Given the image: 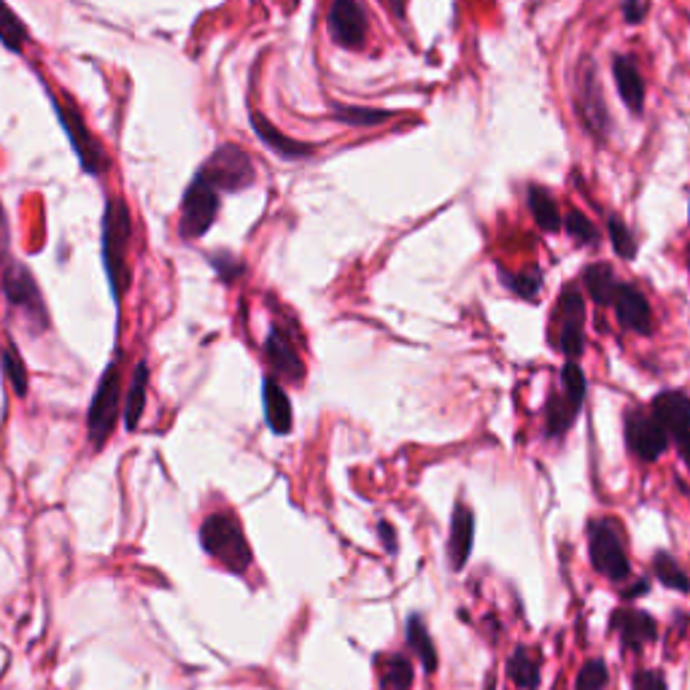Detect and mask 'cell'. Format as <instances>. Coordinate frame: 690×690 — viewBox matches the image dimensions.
<instances>
[{
    "label": "cell",
    "instance_id": "cell-31",
    "mask_svg": "<svg viewBox=\"0 0 690 690\" xmlns=\"http://www.w3.org/2000/svg\"><path fill=\"white\" fill-rule=\"evenodd\" d=\"M337 122L359 124V127H370V124H383L391 119V111L381 108H356V106H335L332 108Z\"/></svg>",
    "mask_w": 690,
    "mask_h": 690
},
{
    "label": "cell",
    "instance_id": "cell-32",
    "mask_svg": "<svg viewBox=\"0 0 690 690\" xmlns=\"http://www.w3.org/2000/svg\"><path fill=\"white\" fill-rule=\"evenodd\" d=\"M561 397L572 402V405L580 410L585 399V375L583 370L577 367V362H567L564 370H561Z\"/></svg>",
    "mask_w": 690,
    "mask_h": 690
},
{
    "label": "cell",
    "instance_id": "cell-11",
    "mask_svg": "<svg viewBox=\"0 0 690 690\" xmlns=\"http://www.w3.org/2000/svg\"><path fill=\"white\" fill-rule=\"evenodd\" d=\"M653 418L669 440L685 445L690 440V397L685 391H664L653 399Z\"/></svg>",
    "mask_w": 690,
    "mask_h": 690
},
{
    "label": "cell",
    "instance_id": "cell-4",
    "mask_svg": "<svg viewBox=\"0 0 690 690\" xmlns=\"http://www.w3.org/2000/svg\"><path fill=\"white\" fill-rule=\"evenodd\" d=\"M52 108L57 119H60V127L68 135L71 141V149L79 160L81 170L87 176H103L108 170V154L106 149L100 146V141L92 135V130L84 122V116L68 95H52Z\"/></svg>",
    "mask_w": 690,
    "mask_h": 690
},
{
    "label": "cell",
    "instance_id": "cell-17",
    "mask_svg": "<svg viewBox=\"0 0 690 690\" xmlns=\"http://www.w3.org/2000/svg\"><path fill=\"white\" fill-rule=\"evenodd\" d=\"M472 542H475V515L467 505H456L451 518V540H448V561L456 572L467 567Z\"/></svg>",
    "mask_w": 690,
    "mask_h": 690
},
{
    "label": "cell",
    "instance_id": "cell-40",
    "mask_svg": "<svg viewBox=\"0 0 690 690\" xmlns=\"http://www.w3.org/2000/svg\"><path fill=\"white\" fill-rule=\"evenodd\" d=\"M623 14H626V22H642L645 19V0H626Z\"/></svg>",
    "mask_w": 690,
    "mask_h": 690
},
{
    "label": "cell",
    "instance_id": "cell-19",
    "mask_svg": "<svg viewBox=\"0 0 690 690\" xmlns=\"http://www.w3.org/2000/svg\"><path fill=\"white\" fill-rule=\"evenodd\" d=\"M612 73H615V84H618L623 103L634 114H642V108H645V79L639 73L637 62L620 54V57L612 60Z\"/></svg>",
    "mask_w": 690,
    "mask_h": 690
},
{
    "label": "cell",
    "instance_id": "cell-5",
    "mask_svg": "<svg viewBox=\"0 0 690 690\" xmlns=\"http://www.w3.org/2000/svg\"><path fill=\"white\" fill-rule=\"evenodd\" d=\"M588 556L591 567L612 583H623L631 575L623 534L612 518H593L588 523Z\"/></svg>",
    "mask_w": 690,
    "mask_h": 690
},
{
    "label": "cell",
    "instance_id": "cell-24",
    "mask_svg": "<svg viewBox=\"0 0 690 690\" xmlns=\"http://www.w3.org/2000/svg\"><path fill=\"white\" fill-rule=\"evenodd\" d=\"M407 645L413 647V653L421 658V666H424V672L434 674L437 672V664H440V658H437V650H434V642L432 637H429V629H426V623L421 615H410L407 618Z\"/></svg>",
    "mask_w": 690,
    "mask_h": 690
},
{
    "label": "cell",
    "instance_id": "cell-26",
    "mask_svg": "<svg viewBox=\"0 0 690 690\" xmlns=\"http://www.w3.org/2000/svg\"><path fill=\"white\" fill-rule=\"evenodd\" d=\"M529 208L534 222L540 224V230L558 232L561 230V213H558L556 200L542 189V186H531L529 189Z\"/></svg>",
    "mask_w": 690,
    "mask_h": 690
},
{
    "label": "cell",
    "instance_id": "cell-14",
    "mask_svg": "<svg viewBox=\"0 0 690 690\" xmlns=\"http://www.w3.org/2000/svg\"><path fill=\"white\" fill-rule=\"evenodd\" d=\"M265 356L275 375H281V378L292 383H300L305 378V364H302L297 348H294L284 329H270V335L265 340Z\"/></svg>",
    "mask_w": 690,
    "mask_h": 690
},
{
    "label": "cell",
    "instance_id": "cell-8",
    "mask_svg": "<svg viewBox=\"0 0 690 690\" xmlns=\"http://www.w3.org/2000/svg\"><path fill=\"white\" fill-rule=\"evenodd\" d=\"M216 216H219V192L200 173H195L181 200V222H178L181 238H203L216 222Z\"/></svg>",
    "mask_w": 690,
    "mask_h": 690
},
{
    "label": "cell",
    "instance_id": "cell-22",
    "mask_svg": "<svg viewBox=\"0 0 690 690\" xmlns=\"http://www.w3.org/2000/svg\"><path fill=\"white\" fill-rule=\"evenodd\" d=\"M507 677H510L521 690L540 688V661L529 653V647H515L513 655L507 658Z\"/></svg>",
    "mask_w": 690,
    "mask_h": 690
},
{
    "label": "cell",
    "instance_id": "cell-9",
    "mask_svg": "<svg viewBox=\"0 0 690 690\" xmlns=\"http://www.w3.org/2000/svg\"><path fill=\"white\" fill-rule=\"evenodd\" d=\"M626 443L637 459L655 461L658 456H664L672 440L666 437V432L653 416H647L642 410H631L626 416Z\"/></svg>",
    "mask_w": 690,
    "mask_h": 690
},
{
    "label": "cell",
    "instance_id": "cell-39",
    "mask_svg": "<svg viewBox=\"0 0 690 690\" xmlns=\"http://www.w3.org/2000/svg\"><path fill=\"white\" fill-rule=\"evenodd\" d=\"M11 251V230H9V216L3 211V203H0V265L9 262Z\"/></svg>",
    "mask_w": 690,
    "mask_h": 690
},
{
    "label": "cell",
    "instance_id": "cell-36",
    "mask_svg": "<svg viewBox=\"0 0 690 690\" xmlns=\"http://www.w3.org/2000/svg\"><path fill=\"white\" fill-rule=\"evenodd\" d=\"M567 230L577 243H596L599 240V232L593 230V224L588 222V216L583 211L567 213Z\"/></svg>",
    "mask_w": 690,
    "mask_h": 690
},
{
    "label": "cell",
    "instance_id": "cell-43",
    "mask_svg": "<svg viewBox=\"0 0 690 690\" xmlns=\"http://www.w3.org/2000/svg\"><path fill=\"white\" fill-rule=\"evenodd\" d=\"M680 453H682V461L690 467V440L685 445H680Z\"/></svg>",
    "mask_w": 690,
    "mask_h": 690
},
{
    "label": "cell",
    "instance_id": "cell-6",
    "mask_svg": "<svg viewBox=\"0 0 690 690\" xmlns=\"http://www.w3.org/2000/svg\"><path fill=\"white\" fill-rule=\"evenodd\" d=\"M119 407H122V370H119V356H116L100 375L98 389H95V397H92L87 413L89 443L95 448H103L108 437L114 434Z\"/></svg>",
    "mask_w": 690,
    "mask_h": 690
},
{
    "label": "cell",
    "instance_id": "cell-37",
    "mask_svg": "<svg viewBox=\"0 0 690 690\" xmlns=\"http://www.w3.org/2000/svg\"><path fill=\"white\" fill-rule=\"evenodd\" d=\"M211 265L213 270L219 273V278L222 281H235L240 273H243V262H240L238 257H232V254H216V257H211Z\"/></svg>",
    "mask_w": 690,
    "mask_h": 690
},
{
    "label": "cell",
    "instance_id": "cell-30",
    "mask_svg": "<svg viewBox=\"0 0 690 690\" xmlns=\"http://www.w3.org/2000/svg\"><path fill=\"white\" fill-rule=\"evenodd\" d=\"M577 410L572 402H567V399L561 397V394H550L548 399V434L550 437H561V434L567 432L569 426H572V421L577 418Z\"/></svg>",
    "mask_w": 690,
    "mask_h": 690
},
{
    "label": "cell",
    "instance_id": "cell-18",
    "mask_svg": "<svg viewBox=\"0 0 690 690\" xmlns=\"http://www.w3.org/2000/svg\"><path fill=\"white\" fill-rule=\"evenodd\" d=\"M251 127H254V133L259 135V141L265 143L267 149H273L275 154H281L284 160H300V157H310V154H313V146L294 141V138L284 135L270 119H265V116L257 114V111H251Z\"/></svg>",
    "mask_w": 690,
    "mask_h": 690
},
{
    "label": "cell",
    "instance_id": "cell-35",
    "mask_svg": "<svg viewBox=\"0 0 690 690\" xmlns=\"http://www.w3.org/2000/svg\"><path fill=\"white\" fill-rule=\"evenodd\" d=\"M505 278V284H510L513 286V292L515 294H521L523 300H537V292H540V286H542V275H540V270H526V273H521V275H502Z\"/></svg>",
    "mask_w": 690,
    "mask_h": 690
},
{
    "label": "cell",
    "instance_id": "cell-15",
    "mask_svg": "<svg viewBox=\"0 0 690 690\" xmlns=\"http://www.w3.org/2000/svg\"><path fill=\"white\" fill-rule=\"evenodd\" d=\"M577 106H580V114L593 133H607V108H604L602 89H599V79H596V65L591 68V62H585V71L577 79Z\"/></svg>",
    "mask_w": 690,
    "mask_h": 690
},
{
    "label": "cell",
    "instance_id": "cell-27",
    "mask_svg": "<svg viewBox=\"0 0 690 690\" xmlns=\"http://www.w3.org/2000/svg\"><path fill=\"white\" fill-rule=\"evenodd\" d=\"M585 289L591 294V300L596 305H610L615 300V273L610 265H591L585 270Z\"/></svg>",
    "mask_w": 690,
    "mask_h": 690
},
{
    "label": "cell",
    "instance_id": "cell-28",
    "mask_svg": "<svg viewBox=\"0 0 690 690\" xmlns=\"http://www.w3.org/2000/svg\"><path fill=\"white\" fill-rule=\"evenodd\" d=\"M0 367L6 372L9 378L11 389L17 397H27V367L25 359L19 356V348L14 345V340H6L3 351H0Z\"/></svg>",
    "mask_w": 690,
    "mask_h": 690
},
{
    "label": "cell",
    "instance_id": "cell-13",
    "mask_svg": "<svg viewBox=\"0 0 690 690\" xmlns=\"http://www.w3.org/2000/svg\"><path fill=\"white\" fill-rule=\"evenodd\" d=\"M612 634H618L620 645L626 650H642L645 645L655 642L658 637V626L655 620L642 610H631V607H620L612 612L610 618Z\"/></svg>",
    "mask_w": 690,
    "mask_h": 690
},
{
    "label": "cell",
    "instance_id": "cell-33",
    "mask_svg": "<svg viewBox=\"0 0 690 690\" xmlns=\"http://www.w3.org/2000/svg\"><path fill=\"white\" fill-rule=\"evenodd\" d=\"M610 682V672H607V664L602 658H591L585 661L583 669L577 672L575 690H604Z\"/></svg>",
    "mask_w": 690,
    "mask_h": 690
},
{
    "label": "cell",
    "instance_id": "cell-25",
    "mask_svg": "<svg viewBox=\"0 0 690 690\" xmlns=\"http://www.w3.org/2000/svg\"><path fill=\"white\" fill-rule=\"evenodd\" d=\"M30 41V33H27V25L14 14L6 0H0V44L6 46L9 52L19 54Z\"/></svg>",
    "mask_w": 690,
    "mask_h": 690
},
{
    "label": "cell",
    "instance_id": "cell-16",
    "mask_svg": "<svg viewBox=\"0 0 690 690\" xmlns=\"http://www.w3.org/2000/svg\"><path fill=\"white\" fill-rule=\"evenodd\" d=\"M615 310H618V321L637 335H650L653 332V313L647 305L645 294L634 289V286H620L615 292Z\"/></svg>",
    "mask_w": 690,
    "mask_h": 690
},
{
    "label": "cell",
    "instance_id": "cell-3",
    "mask_svg": "<svg viewBox=\"0 0 690 690\" xmlns=\"http://www.w3.org/2000/svg\"><path fill=\"white\" fill-rule=\"evenodd\" d=\"M0 289H3L9 308L19 313L36 335L49 329V310H46L44 294L30 273V267L22 262H6L3 275H0Z\"/></svg>",
    "mask_w": 690,
    "mask_h": 690
},
{
    "label": "cell",
    "instance_id": "cell-23",
    "mask_svg": "<svg viewBox=\"0 0 690 690\" xmlns=\"http://www.w3.org/2000/svg\"><path fill=\"white\" fill-rule=\"evenodd\" d=\"M375 666H378V680L383 690H410L413 685V664L405 655H381Z\"/></svg>",
    "mask_w": 690,
    "mask_h": 690
},
{
    "label": "cell",
    "instance_id": "cell-41",
    "mask_svg": "<svg viewBox=\"0 0 690 690\" xmlns=\"http://www.w3.org/2000/svg\"><path fill=\"white\" fill-rule=\"evenodd\" d=\"M378 534H381L383 548L389 550V553H397V534H394V526L389 521L378 523Z\"/></svg>",
    "mask_w": 690,
    "mask_h": 690
},
{
    "label": "cell",
    "instance_id": "cell-12",
    "mask_svg": "<svg viewBox=\"0 0 690 690\" xmlns=\"http://www.w3.org/2000/svg\"><path fill=\"white\" fill-rule=\"evenodd\" d=\"M583 321H585L583 297H580L577 289L567 286L564 294H561V335H558V348L569 356V362H575L577 356L583 354V348H585Z\"/></svg>",
    "mask_w": 690,
    "mask_h": 690
},
{
    "label": "cell",
    "instance_id": "cell-20",
    "mask_svg": "<svg viewBox=\"0 0 690 690\" xmlns=\"http://www.w3.org/2000/svg\"><path fill=\"white\" fill-rule=\"evenodd\" d=\"M262 402H265V421L275 434L292 432V402L281 389V383L265 378L262 383Z\"/></svg>",
    "mask_w": 690,
    "mask_h": 690
},
{
    "label": "cell",
    "instance_id": "cell-1",
    "mask_svg": "<svg viewBox=\"0 0 690 690\" xmlns=\"http://www.w3.org/2000/svg\"><path fill=\"white\" fill-rule=\"evenodd\" d=\"M130 240H133V213H130V205L116 195L111 200H106L103 235H100V254H103L108 289H111L116 308L122 305L124 294H127L130 284H133V273H130Z\"/></svg>",
    "mask_w": 690,
    "mask_h": 690
},
{
    "label": "cell",
    "instance_id": "cell-34",
    "mask_svg": "<svg viewBox=\"0 0 690 690\" xmlns=\"http://www.w3.org/2000/svg\"><path fill=\"white\" fill-rule=\"evenodd\" d=\"M610 240L612 246H615V254H618L620 259H634L637 257V240H634V235H631V230L623 224V219L620 216H610Z\"/></svg>",
    "mask_w": 690,
    "mask_h": 690
},
{
    "label": "cell",
    "instance_id": "cell-29",
    "mask_svg": "<svg viewBox=\"0 0 690 690\" xmlns=\"http://www.w3.org/2000/svg\"><path fill=\"white\" fill-rule=\"evenodd\" d=\"M653 569H655V575H658V583H664L666 588L682 591V593L690 591V577L682 572L680 564H677V561H674L666 550H658V553H655Z\"/></svg>",
    "mask_w": 690,
    "mask_h": 690
},
{
    "label": "cell",
    "instance_id": "cell-7",
    "mask_svg": "<svg viewBox=\"0 0 690 690\" xmlns=\"http://www.w3.org/2000/svg\"><path fill=\"white\" fill-rule=\"evenodd\" d=\"M216 192H240L248 189L257 178L254 162L246 151L235 146V143H224L213 151L203 168L197 170Z\"/></svg>",
    "mask_w": 690,
    "mask_h": 690
},
{
    "label": "cell",
    "instance_id": "cell-21",
    "mask_svg": "<svg viewBox=\"0 0 690 690\" xmlns=\"http://www.w3.org/2000/svg\"><path fill=\"white\" fill-rule=\"evenodd\" d=\"M146 389H149V367H146V362H138L133 370V378H130L127 399H124V426L130 432H135L138 424H141L143 407H146Z\"/></svg>",
    "mask_w": 690,
    "mask_h": 690
},
{
    "label": "cell",
    "instance_id": "cell-42",
    "mask_svg": "<svg viewBox=\"0 0 690 690\" xmlns=\"http://www.w3.org/2000/svg\"><path fill=\"white\" fill-rule=\"evenodd\" d=\"M389 6H391V11L397 14V17H405V6H407V0H389Z\"/></svg>",
    "mask_w": 690,
    "mask_h": 690
},
{
    "label": "cell",
    "instance_id": "cell-38",
    "mask_svg": "<svg viewBox=\"0 0 690 690\" xmlns=\"http://www.w3.org/2000/svg\"><path fill=\"white\" fill-rule=\"evenodd\" d=\"M631 688L634 690H669L666 688L664 674L658 672V669H639V672H634V677H631Z\"/></svg>",
    "mask_w": 690,
    "mask_h": 690
},
{
    "label": "cell",
    "instance_id": "cell-10",
    "mask_svg": "<svg viewBox=\"0 0 690 690\" xmlns=\"http://www.w3.org/2000/svg\"><path fill=\"white\" fill-rule=\"evenodd\" d=\"M329 36L345 49H356L367 38V14L359 0H332L329 6Z\"/></svg>",
    "mask_w": 690,
    "mask_h": 690
},
{
    "label": "cell",
    "instance_id": "cell-2",
    "mask_svg": "<svg viewBox=\"0 0 690 690\" xmlns=\"http://www.w3.org/2000/svg\"><path fill=\"white\" fill-rule=\"evenodd\" d=\"M200 542L208 556H213L222 567L235 575H243L251 567V545H248L243 526L232 513L208 515L200 526Z\"/></svg>",
    "mask_w": 690,
    "mask_h": 690
}]
</instances>
